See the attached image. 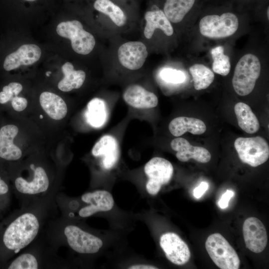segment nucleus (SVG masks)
I'll use <instances>...</instances> for the list:
<instances>
[{"mask_svg":"<svg viewBox=\"0 0 269 269\" xmlns=\"http://www.w3.org/2000/svg\"><path fill=\"white\" fill-rule=\"evenodd\" d=\"M39 214L35 211L21 212L5 229L2 238L5 248L17 253L27 247L37 238L42 225Z\"/></svg>","mask_w":269,"mask_h":269,"instance_id":"obj_1","label":"nucleus"},{"mask_svg":"<svg viewBox=\"0 0 269 269\" xmlns=\"http://www.w3.org/2000/svg\"><path fill=\"white\" fill-rule=\"evenodd\" d=\"M261 72V63L254 54L244 55L237 63L234 70L232 84L235 91L240 96L250 94L254 90Z\"/></svg>","mask_w":269,"mask_h":269,"instance_id":"obj_2","label":"nucleus"},{"mask_svg":"<svg viewBox=\"0 0 269 269\" xmlns=\"http://www.w3.org/2000/svg\"><path fill=\"white\" fill-rule=\"evenodd\" d=\"M210 258L221 269H238L240 260L234 248L219 233L210 235L205 242Z\"/></svg>","mask_w":269,"mask_h":269,"instance_id":"obj_3","label":"nucleus"},{"mask_svg":"<svg viewBox=\"0 0 269 269\" xmlns=\"http://www.w3.org/2000/svg\"><path fill=\"white\" fill-rule=\"evenodd\" d=\"M234 146L240 160L252 167L258 166L267 161L269 157V146L262 137H238Z\"/></svg>","mask_w":269,"mask_h":269,"instance_id":"obj_4","label":"nucleus"},{"mask_svg":"<svg viewBox=\"0 0 269 269\" xmlns=\"http://www.w3.org/2000/svg\"><path fill=\"white\" fill-rule=\"evenodd\" d=\"M33 175L30 179L20 176L14 180L16 191L26 199H36L47 195L50 190L51 184L48 175L43 167L31 166Z\"/></svg>","mask_w":269,"mask_h":269,"instance_id":"obj_5","label":"nucleus"},{"mask_svg":"<svg viewBox=\"0 0 269 269\" xmlns=\"http://www.w3.org/2000/svg\"><path fill=\"white\" fill-rule=\"evenodd\" d=\"M238 26L237 16L233 13L226 12L220 16L213 14L203 17L199 22V30L205 37L222 38L234 34Z\"/></svg>","mask_w":269,"mask_h":269,"instance_id":"obj_6","label":"nucleus"},{"mask_svg":"<svg viewBox=\"0 0 269 269\" xmlns=\"http://www.w3.org/2000/svg\"><path fill=\"white\" fill-rule=\"evenodd\" d=\"M56 32L59 36L69 39L73 49L78 54L87 55L95 47L94 37L83 29L79 21L73 20L60 22L57 26Z\"/></svg>","mask_w":269,"mask_h":269,"instance_id":"obj_7","label":"nucleus"},{"mask_svg":"<svg viewBox=\"0 0 269 269\" xmlns=\"http://www.w3.org/2000/svg\"><path fill=\"white\" fill-rule=\"evenodd\" d=\"M62 235L68 246L74 252L86 255L98 252L103 246L101 239L72 224L62 228Z\"/></svg>","mask_w":269,"mask_h":269,"instance_id":"obj_8","label":"nucleus"},{"mask_svg":"<svg viewBox=\"0 0 269 269\" xmlns=\"http://www.w3.org/2000/svg\"><path fill=\"white\" fill-rule=\"evenodd\" d=\"M144 171L148 178L145 186L146 191L150 195H155L162 186L167 184L171 180L173 167L168 160L155 157L145 164Z\"/></svg>","mask_w":269,"mask_h":269,"instance_id":"obj_9","label":"nucleus"},{"mask_svg":"<svg viewBox=\"0 0 269 269\" xmlns=\"http://www.w3.org/2000/svg\"><path fill=\"white\" fill-rule=\"evenodd\" d=\"M159 244L166 257L172 263L182 266L189 261L191 253L188 246L176 234H163L160 238Z\"/></svg>","mask_w":269,"mask_h":269,"instance_id":"obj_10","label":"nucleus"},{"mask_svg":"<svg viewBox=\"0 0 269 269\" xmlns=\"http://www.w3.org/2000/svg\"><path fill=\"white\" fill-rule=\"evenodd\" d=\"M243 233L246 247L251 251L260 253L266 248L267 233L263 223L258 218L251 217L244 222Z\"/></svg>","mask_w":269,"mask_h":269,"instance_id":"obj_11","label":"nucleus"},{"mask_svg":"<svg viewBox=\"0 0 269 269\" xmlns=\"http://www.w3.org/2000/svg\"><path fill=\"white\" fill-rule=\"evenodd\" d=\"M148 52L146 46L140 41H129L121 45L118 50V59L125 68L136 70L144 64Z\"/></svg>","mask_w":269,"mask_h":269,"instance_id":"obj_12","label":"nucleus"},{"mask_svg":"<svg viewBox=\"0 0 269 269\" xmlns=\"http://www.w3.org/2000/svg\"><path fill=\"white\" fill-rule=\"evenodd\" d=\"M81 200L88 205L79 211V216L86 218L99 212L111 210L114 205L112 194L106 190H96L87 192L81 196Z\"/></svg>","mask_w":269,"mask_h":269,"instance_id":"obj_13","label":"nucleus"},{"mask_svg":"<svg viewBox=\"0 0 269 269\" xmlns=\"http://www.w3.org/2000/svg\"><path fill=\"white\" fill-rule=\"evenodd\" d=\"M41 54L40 48L33 44H24L7 55L3 63V68L7 71L21 65H29L38 61Z\"/></svg>","mask_w":269,"mask_h":269,"instance_id":"obj_14","label":"nucleus"},{"mask_svg":"<svg viewBox=\"0 0 269 269\" xmlns=\"http://www.w3.org/2000/svg\"><path fill=\"white\" fill-rule=\"evenodd\" d=\"M171 148L176 151V157L181 162L194 159L201 163H207L211 158L210 152L201 146H193L186 139L177 137L170 142Z\"/></svg>","mask_w":269,"mask_h":269,"instance_id":"obj_15","label":"nucleus"},{"mask_svg":"<svg viewBox=\"0 0 269 269\" xmlns=\"http://www.w3.org/2000/svg\"><path fill=\"white\" fill-rule=\"evenodd\" d=\"M92 153L94 156L103 157L104 168H112L119 157V145L116 139L110 135H104L94 145Z\"/></svg>","mask_w":269,"mask_h":269,"instance_id":"obj_16","label":"nucleus"},{"mask_svg":"<svg viewBox=\"0 0 269 269\" xmlns=\"http://www.w3.org/2000/svg\"><path fill=\"white\" fill-rule=\"evenodd\" d=\"M123 98L128 105L136 109L153 108L158 103L155 94L137 84L129 86L124 92Z\"/></svg>","mask_w":269,"mask_h":269,"instance_id":"obj_17","label":"nucleus"},{"mask_svg":"<svg viewBox=\"0 0 269 269\" xmlns=\"http://www.w3.org/2000/svg\"><path fill=\"white\" fill-rule=\"evenodd\" d=\"M18 133V128L13 125H7L0 129V158L9 161L17 160L21 158L22 151L13 143V140Z\"/></svg>","mask_w":269,"mask_h":269,"instance_id":"obj_18","label":"nucleus"},{"mask_svg":"<svg viewBox=\"0 0 269 269\" xmlns=\"http://www.w3.org/2000/svg\"><path fill=\"white\" fill-rule=\"evenodd\" d=\"M169 131L174 136L178 137L188 132L200 135L206 130L204 123L196 118L179 117L173 119L168 126Z\"/></svg>","mask_w":269,"mask_h":269,"instance_id":"obj_19","label":"nucleus"},{"mask_svg":"<svg viewBox=\"0 0 269 269\" xmlns=\"http://www.w3.org/2000/svg\"><path fill=\"white\" fill-rule=\"evenodd\" d=\"M146 21L144 35L147 39H150L156 28L161 30L167 36H171L173 29L170 21L161 10L148 11L145 13Z\"/></svg>","mask_w":269,"mask_h":269,"instance_id":"obj_20","label":"nucleus"},{"mask_svg":"<svg viewBox=\"0 0 269 269\" xmlns=\"http://www.w3.org/2000/svg\"><path fill=\"white\" fill-rule=\"evenodd\" d=\"M39 102L42 109L53 120H62L67 115L68 109L66 103L54 93L42 92L39 97Z\"/></svg>","mask_w":269,"mask_h":269,"instance_id":"obj_21","label":"nucleus"},{"mask_svg":"<svg viewBox=\"0 0 269 269\" xmlns=\"http://www.w3.org/2000/svg\"><path fill=\"white\" fill-rule=\"evenodd\" d=\"M64 78L59 82L58 88L63 92H69L80 88L83 84L86 73L82 70H75L73 64L67 62L62 66Z\"/></svg>","mask_w":269,"mask_h":269,"instance_id":"obj_22","label":"nucleus"},{"mask_svg":"<svg viewBox=\"0 0 269 269\" xmlns=\"http://www.w3.org/2000/svg\"><path fill=\"white\" fill-rule=\"evenodd\" d=\"M235 113L240 128L248 134L256 133L260 128L258 119L247 104L239 102L234 107Z\"/></svg>","mask_w":269,"mask_h":269,"instance_id":"obj_23","label":"nucleus"},{"mask_svg":"<svg viewBox=\"0 0 269 269\" xmlns=\"http://www.w3.org/2000/svg\"><path fill=\"white\" fill-rule=\"evenodd\" d=\"M195 0H166L163 12L173 23L180 22L192 7Z\"/></svg>","mask_w":269,"mask_h":269,"instance_id":"obj_24","label":"nucleus"},{"mask_svg":"<svg viewBox=\"0 0 269 269\" xmlns=\"http://www.w3.org/2000/svg\"><path fill=\"white\" fill-rule=\"evenodd\" d=\"M104 101L95 98L92 99L87 105L86 118L88 123L94 128H100L107 121V111Z\"/></svg>","mask_w":269,"mask_h":269,"instance_id":"obj_25","label":"nucleus"},{"mask_svg":"<svg viewBox=\"0 0 269 269\" xmlns=\"http://www.w3.org/2000/svg\"><path fill=\"white\" fill-rule=\"evenodd\" d=\"M94 7L97 10L108 15L118 26H122L126 23L127 18L124 12L110 0H96Z\"/></svg>","mask_w":269,"mask_h":269,"instance_id":"obj_26","label":"nucleus"},{"mask_svg":"<svg viewBox=\"0 0 269 269\" xmlns=\"http://www.w3.org/2000/svg\"><path fill=\"white\" fill-rule=\"evenodd\" d=\"M196 90L207 88L214 79V74L207 67L201 64H195L189 68Z\"/></svg>","mask_w":269,"mask_h":269,"instance_id":"obj_27","label":"nucleus"},{"mask_svg":"<svg viewBox=\"0 0 269 269\" xmlns=\"http://www.w3.org/2000/svg\"><path fill=\"white\" fill-rule=\"evenodd\" d=\"M224 48L218 46L211 51L213 60L212 69L214 72L222 76H226L230 72L231 63L230 58L224 53Z\"/></svg>","mask_w":269,"mask_h":269,"instance_id":"obj_28","label":"nucleus"},{"mask_svg":"<svg viewBox=\"0 0 269 269\" xmlns=\"http://www.w3.org/2000/svg\"><path fill=\"white\" fill-rule=\"evenodd\" d=\"M41 266L40 259L32 252H23L9 265V269H37Z\"/></svg>","mask_w":269,"mask_h":269,"instance_id":"obj_29","label":"nucleus"},{"mask_svg":"<svg viewBox=\"0 0 269 269\" xmlns=\"http://www.w3.org/2000/svg\"><path fill=\"white\" fill-rule=\"evenodd\" d=\"M22 90V85L17 82H11L4 86L2 91L0 92V103L3 104L8 102L17 96Z\"/></svg>","mask_w":269,"mask_h":269,"instance_id":"obj_30","label":"nucleus"},{"mask_svg":"<svg viewBox=\"0 0 269 269\" xmlns=\"http://www.w3.org/2000/svg\"><path fill=\"white\" fill-rule=\"evenodd\" d=\"M160 75L163 80L172 84L182 83L185 79V76L182 71L171 68L163 69Z\"/></svg>","mask_w":269,"mask_h":269,"instance_id":"obj_31","label":"nucleus"},{"mask_svg":"<svg viewBox=\"0 0 269 269\" xmlns=\"http://www.w3.org/2000/svg\"><path fill=\"white\" fill-rule=\"evenodd\" d=\"M13 109L17 112L23 111L27 106V101L23 97L14 96L10 100Z\"/></svg>","mask_w":269,"mask_h":269,"instance_id":"obj_32","label":"nucleus"},{"mask_svg":"<svg viewBox=\"0 0 269 269\" xmlns=\"http://www.w3.org/2000/svg\"><path fill=\"white\" fill-rule=\"evenodd\" d=\"M234 192L230 190H227L221 196L219 202V206L221 209H225L228 206L229 202L234 196Z\"/></svg>","mask_w":269,"mask_h":269,"instance_id":"obj_33","label":"nucleus"},{"mask_svg":"<svg viewBox=\"0 0 269 269\" xmlns=\"http://www.w3.org/2000/svg\"><path fill=\"white\" fill-rule=\"evenodd\" d=\"M208 188V184L206 182H202L193 191V195L196 199H199L205 193Z\"/></svg>","mask_w":269,"mask_h":269,"instance_id":"obj_34","label":"nucleus"},{"mask_svg":"<svg viewBox=\"0 0 269 269\" xmlns=\"http://www.w3.org/2000/svg\"><path fill=\"white\" fill-rule=\"evenodd\" d=\"M9 192V187L7 183L0 177V198L6 196Z\"/></svg>","mask_w":269,"mask_h":269,"instance_id":"obj_35","label":"nucleus"},{"mask_svg":"<svg viewBox=\"0 0 269 269\" xmlns=\"http://www.w3.org/2000/svg\"><path fill=\"white\" fill-rule=\"evenodd\" d=\"M130 269H158L155 266L145 264L135 265L130 266Z\"/></svg>","mask_w":269,"mask_h":269,"instance_id":"obj_36","label":"nucleus"},{"mask_svg":"<svg viewBox=\"0 0 269 269\" xmlns=\"http://www.w3.org/2000/svg\"><path fill=\"white\" fill-rule=\"evenodd\" d=\"M269 7L268 8V10H267V15H268V19L269 18Z\"/></svg>","mask_w":269,"mask_h":269,"instance_id":"obj_37","label":"nucleus"},{"mask_svg":"<svg viewBox=\"0 0 269 269\" xmlns=\"http://www.w3.org/2000/svg\"><path fill=\"white\" fill-rule=\"evenodd\" d=\"M50 73H51L50 72H47V73H46L47 76H49V74H50Z\"/></svg>","mask_w":269,"mask_h":269,"instance_id":"obj_38","label":"nucleus"},{"mask_svg":"<svg viewBox=\"0 0 269 269\" xmlns=\"http://www.w3.org/2000/svg\"><path fill=\"white\" fill-rule=\"evenodd\" d=\"M24 0L29 1H32L36 0Z\"/></svg>","mask_w":269,"mask_h":269,"instance_id":"obj_39","label":"nucleus"}]
</instances>
